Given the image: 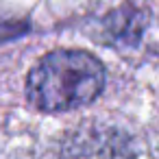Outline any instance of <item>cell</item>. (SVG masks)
Instances as JSON below:
<instances>
[{"label":"cell","instance_id":"obj_1","mask_svg":"<svg viewBox=\"0 0 159 159\" xmlns=\"http://www.w3.org/2000/svg\"><path fill=\"white\" fill-rule=\"evenodd\" d=\"M105 85L102 63L83 50L46 55L26 79V96L42 111H70L92 102Z\"/></svg>","mask_w":159,"mask_h":159},{"label":"cell","instance_id":"obj_2","mask_svg":"<svg viewBox=\"0 0 159 159\" xmlns=\"http://www.w3.org/2000/svg\"><path fill=\"white\" fill-rule=\"evenodd\" d=\"M68 159H133L124 135L109 129L81 131L68 146Z\"/></svg>","mask_w":159,"mask_h":159}]
</instances>
